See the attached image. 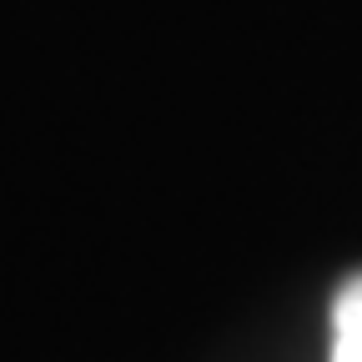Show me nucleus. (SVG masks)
<instances>
[{"mask_svg": "<svg viewBox=\"0 0 362 362\" xmlns=\"http://www.w3.org/2000/svg\"><path fill=\"white\" fill-rule=\"evenodd\" d=\"M327 362H362V272H352L332 297V357Z\"/></svg>", "mask_w": 362, "mask_h": 362, "instance_id": "f257e3e1", "label": "nucleus"}]
</instances>
